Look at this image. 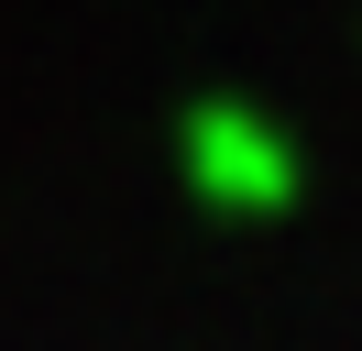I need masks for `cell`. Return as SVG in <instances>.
Wrapping results in <instances>:
<instances>
[{
  "label": "cell",
  "instance_id": "cell-1",
  "mask_svg": "<svg viewBox=\"0 0 362 351\" xmlns=\"http://www.w3.org/2000/svg\"><path fill=\"white\" fill-rule=\"evenodd\" d=\"M165 165H176L187 209H209L220 231H274V219L308 209V143H296L286 110L242 99V88H198L165 132Z\"/></svg>",
  "mask_w": 362,
  "mask_h": 351
}]
</instances>
